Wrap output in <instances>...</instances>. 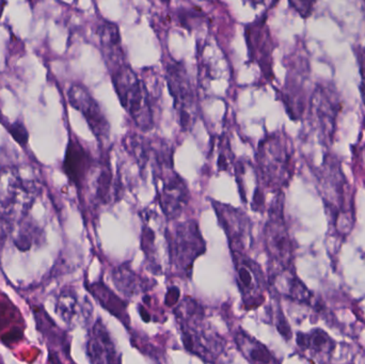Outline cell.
<instances>
[{
    "instance_id": "cell-1",
    "label": "cell",
    "mask_w": 365,
    "mask_h": 364,
    "mask_svg": "<svg viewBox=\"0 0 365 364\" xmlns=\"http://www.w3.org/2000/svg\"><path fill=\"white\" fill-rule=\"evenodd\" d=\"M185 350L205 363L217 364L227 352V340L206 321V310L191 297H182L173 309Z\"/></svg>"
},
{
    "instance_id": "cell-2",
    "label": "cell",
    "mask_w": 365,
    "mask_h": 364,
    "mask_svg": "<svg viewBox=\"0 0 365 364\" xmlns=\"http://www.w3.org/2000/svg\"><path fill=\"white\" fill-rule=\"evenodd\" d=\"M255 173L262 188L274 194L289 186L295 170L294 147L284 130L268 132L255 153Z\"/></svg>"
},
{
    "instance_id": "cell-3",
    "label": "cell",
    "mask_w": 365,
    "mask_h": 364,
    "mask_svg": "<svg viewBox=\"0 0 365 364\" xmlns=\"http://www.w3.org/2000/svg\"><path fill=\"white\" fill-rule=\"evenodd\" d=\"M41 192V186L21 177L16 168L0 170V243L11 234L15 224L26 219Z\"/></svg>"
},
{
    "instance_id": "cell-4",
    "label": "cell",
    "mask_w": 365,
    "mask_h": 364,
    "mask_svg": "<svg viewBox=\"0 0 365 364\" xmlns=\"http://www.w3.org/2000/svg\"><path fill=\"white\" fill-rule=\"evenodd\" d=\"M109 74L118 98L135 125L143 132L153 130L156 96L152 94L153 90L147 78L139 76L128 62L113 68Z\"/></svg>"
},
{
    "instance_id": "cell-5",
    "label": "cell",
    "mask_w": 365,
    "mask_h": 364,
    "mask_svg": "<svg viewBox=\"0 0 365 364\" xmlns=\"http://www.w3.org/2000/svg\"><path fill=\"white\" fill-rule=\"evenodd\" d=\"M164 237L171 271L182 279H190L195 261L207 249L197 220L173 222L165 229Z\"/></svg>"
},
{
    "instance_id": "cell-6",
    "label": "cell",
    "mask_w": 365,
    "mask_h": 364,
    "mask_svg": "<svg viewBox=\"0 0 365 364\" xmlns=\"http://www.w3.org/2000/svg\"><path fill=\"white\" fill-rule=\"evenodd\" d=\"M263 229L264 247L269 260V276L287 271L294 256V244L284 216V192L272 199Z\"/></svg>"
},
{
    "instance_id": "cell-7",
    "label": "cell",
    "mask_w": 365,
    "mask_h": 364,
    "mask_svg": "<svg viewBox=\"0 0 365 364\" xmlns=\"http://www.w3.org/2000/svg\"><path fill=\"white\" fill-rule=\"evenodd\" d=\"M165 78L169 93L173 98V106L179 118L180 126L182 132H188L197 122L199 108L197 94L185 62L173 58L167 60Z\"/></svg>"
},
{
    "instance_id": "cell-8",
    "label": "cell",
    "mask_w": 365,
    "mask_h": 364,
    "mask_svg": "<svg viewBox=\"0 0 365 364\" xmlns=\"http://www.w3.org/2000/svg\"><path fill=\"white\" fill-rule=\"evenodd\" d=\"M342 110L340 94L330 83H319L309 100L308 119L311 128L317 130L319 142L326 147L334 143L336 119Z\"/></svg>"
},
{
    "instance_id": "cell-9",
    "label": "cell",
    "mask_w": 365,
    "mask_h": 364,
    "mask_svg": "<svg viewBox=\"0 0 365 364\" xmlns=\"http://www.w3.org/2000/svg\"><path fill=\"white\" fill-rule=\"evenodd\" d=\"M284 60L287 77L284 87L280 92V100L289 117L297 121L304 117L307 108V85L310 78V63L300 48L296 49Z\"/></svg>"
},
{
    "instance_id": "cell-10",
    "label": "cell",
    "mask_w": 365,
    "mask_h": 364,
    "mask_svg": "<svg viewBox=\"0 0 365 364\" xmlns=\"http://www.w3.org/2000/svg\"><path fill=\"white\" fill-rule=\"evenodd\" d=\"M317 177L324 202L331 212L334 222L342 213L349 215L351 207L349 204V184L338 158L327 154L323 166L317 169Z\"/></svg>"
},
{
    "instance_id": "cell-11",
    "label": "cell",
    "mask_w": 365,
    "mask_h": 364,
    "mask_svg": "<svg viewBox=\"0 0 365 364\" xmlns=\"http://www.w3.org/2000/svg\"><path fill=\"white\" fill-rule=\"evenodd\" d=\"M231 256L242 308L246 311L257 310L265 301V293L268 288V281L261 265L248 254L231 252Z\"/></svg>"
},
{
    "instance_id": "cell-12",
    "label": "cell",
    "mask_w": 365,
    "mask_h": 364,
    "mask_svg": "<svg viewBox=\"0 0 365 364\" xmlns=\"http://www.w3.org/2000/svg\"><path fill=\"white\" fill-rule=\"evenodd\" d=\"M245 41L248 51L249 61L257 64L262 76L270 83L274 80V51L276 43L270 33L267 14L264 13L255 21L245 26Z\"/></svg>"
},
{
    "instance_id": "cell-13",
    "label": "cell",
    "mask_w": 365,
    "mask_h": 364,
    "mask_svg": "<svg viewBox=\"0 0 365 364\" xmlns=\"http://www.w3.org/2000/svg\"><path fill=\"white\" fill-rule=\"evenodd\" d=\"M217 219L225 231L230 251L248 254L253 245L252 220L238 207L210 199Z\"/></svg>"
},
{
    "instance_id": "cell-14",
    "label": "cell",
    "mask_w": 365,
    "mask_h": 364,
    "mask_svg": "<svg viewBox=\"0 0 365 364\" xmlns=\"http://www.w3.org/2000/svg\"><path fill=\"white\" fill-rule=\"evenodd\" d=\"M154 182H160L162 187L156 188L158 204L167 222H177L190 201V190L186 181L175 170L166 169L153 173Z\"/></svg>"
},
{
    "instance_id": "cell-15",
    "label": "cell",
    "mask_w": 365,
    "mask_h": 364,
    "mask_svg": "<svg viewBox=\"0 0 365 364\" xmlns=\"http://www.w3.org/2000/svg\"><path fill=\"white\" fill-rule=\"evenodd\" d=\"M68 98L71 106L78 110L85 118L90 130L101 147H106L110 140V124L100 103L85 85L79 83L71 85L68 91Z\"/></svg>"
},
{
    "instance_id": "cell-16",
    "label": "cell",
    "mask_w": 365,
    "mask_h": 364,
    "mask_svg": "<svg viewBox=\"0 0 365 364\" xmlns=\"http://www.w3.org/2000/svg\"><path fill=\"white\" fill-rule=\"evenodd\" d=\"M98 165V160L81 145L78 139L72 136L68 138L62 170L81 196L87 184L89 185L90 179Z\"/></svg>"
},
{
    "instance_id": "cell-17",
    "label": "cell",
    "mask_w": 365,
    "mask_h": 364,
    "mask_svg": "<svg viewBox=\"0 0 365 364\" xmlns=\"http://www.w3.org/2000/svg\"><path fill=\"white\" fill-rule=\"evenodd\" d=\"M86 353L90 364H122V355L102 318H98L88 331Z\"/></svg>"
},
{
    "instance_id": "cell-18",
    "label": "cell",
    "mask_w": 365,
    "mask_h": 364,
    "mask_svg": "<svg viewBox=\"0 0 365 364\" xmlns=\"http://www.w3.org/2000/svg\"><path fill=\"white\" fill-rule=\"evenodd\" d=\"M55 311L66 326L73 328L79 323H90L93 309L87 298L81 301L74 288L66 286L57 295Z\"/></svg>"
},
{
    "instance_id": "cell-19",
    "label": "cell",
    "mask_w": 365,
    "mask_h": 364,
    "mask_svg": "<svg viewBox=\"0 0 365 364\" xmlns=\"http://www.w3.org/2000/svg\"><path fill=\"white\" fill-rule=\"evenodd\" d=\"M111 281L115 290L120 293V296L128 301L140 295L148 294L158 284L156 280L145 277L134 271L130 263L115 266L111 271Z\"/></svg>"
},
{
    "instance_id": "cell-20",
    "label": "cell",
    "mask_w": 365,
    "mask_h": 364,
    "mask_svg": "<svg viewBox=\"0 0 365 364\" xmlns=\"http://www.w3.org/2000/svg\"><path fill=\"white\" fill-rule=\"evenodd\" d=\"M98 38L101 53L104 57L108 72L128 62L117 24L108 19H103L98 25Z\"/></svg>"
},
{
    "instance_id": "cell-21",
    "label": "cell",
    "mask_w": 365,
    "mask_h": 364,
    "mask_svg": "<svg viewBox=\"0 0 365 364\" xmlns=\"http://www.w3.org/2000/svg\"><path fill=\"white\" fill-rule=\"evenodd\" d=\"M86 288L91 296L98 301V305L106 310L111 316L120 321L128 331H130V318L128 314L130 301L118 295L111 290L103 280L94 282H86Z\"/></svg>"
},
{
    "instance_id": "cell-22",
    "label": "cell",
    "mask_w": 365,
    "mask_h": 364,
    "mask_svg": "<svg viewBox=\"0 0 365 364\" xmlns=\"http://www.w3.org/2000/svg\"><path fill=\"white\" fill-rule=\"evenodd\" d=\"M232 335L236 348L249 364H277L267 346L257 341L242 327L233 329Z\"/></svg>"
},
{
    "instance_id": "cell-23",
    "label": "cell",
    "mask_w": 365,
    "mask_h": 364,
    "mask_svg": "<svg viewBox=\"0 0 365 364\" xmlns=\"http://www.w3.org/2000/svg\"><path fill=\"white\" fill-rule=\"evenodd\" d=\"M140 249L145 254L147 269L154 276H160L164 274L162 261L160 258V251L158 246V233L150 224L149 216L143 217L141 226Z\"/></svg>"
},
{
    "instance_id": "cell-24",
    "label": "cell",
    "mask_w": 365,
    "mask_h": 364,
    "mask_svg": "<svg viewBox=\"0 0 365 364\" xmlns=\"http://www.w3.org/2000/svg\"><path fill=\"white\" fill-rule=\"evenodd\" d=\"M122 143L125 151L132 156L133 160L138 166L140 170L139 172L145 175L148 165L151 162V140L136 132H130L122 140Z\"/></svg>"
},
{
    "instance_id": "cell-25",
    "label": "cell",
    "mask_w": 365,
    "mask_h": 364,
    "mask_svg": "<svg viewBox=\"0 0 365 364\" xmlns=\"http://www.w3.org/2000/svg\"><path fill=\"white\" fill-rule=\"evenodd\" d=\"M34 316L41 336L44 339L48 340L51 344H59L61 348H63L64 352L68 354L70 346H68L66 333L60 331L59 327L47 316L46 311L43 308H36Z\"/></svg>"
},
{
    "instance_id": "cell-26",
    "label": "cell",
    "mask_w": 365,
    "mask_h": 364,
    "mask_svg": "<svg viewBox=\"0 0 365 364\" xmlns=\"http://www.w3.org/2000/svg\"><path fill=\"white\" fill-rule=\"evenodd\" d=\"M43 230L34 222L24 220L21 222L19 232L14 239L15 246L21 251L31 249L34 245H40L42 243Z\"/></svg>"
},
{
    "instance_id": "cell-27",
    "label": "cell",
    "mask_w": 365,
    "mask_h": 364,
    "mask_svg": "<svg viewBox=\"0 0 365 364\" xmlns=\"http://www.w3.org/2000/svg\"><path fill=\"white\" fill-rule=\"evenodd\" d=\"M9 132L11 136L14 138L19 145L21 147H25L29 140V134H28L27 128H26L25 124L21 121H16L14 123L11 124L8 128Z\"/></svg>"
},
{
    "instance_id": "cell-28",
    "label": "cell",
    "mask_w": 365,
    "mask_h": 364,
    "mask_svg": "<svg viewBox=\"0 0 365 364\" xmlns=\"http://www.w3.org/2000/svg\"><path fill=\"white\" fill-rule=\"evenodd\" d=\"M355 55L357 57L358 66H359L360 76H361V83H360V93L364 100L365 106V47L357 46L355 48Z\"/></svg>"
},
{
    "instance_id": "cell-29",
    "label": "cell",
    "mask_w": 365,
    "mask_h": 364,
    "mask_svg": "<svg viewBox=\"0 0 365 364\" xmlns=\"http://www.w3.org/2000/svg\"><path fill=\"white\" fill-rule=\"evenodd\" d=\"M180 301H181V291H180V288L177 286L169 288L167 291L166 298H165V305L175 309L179 305Z\"/></svg>"
},
{
    "instance_id": "cell-30",
    "label": "cell",
    "mask_w": 365,
    "mask_h": 364,
    "mask_svg": "<svg viewBox=\"0 0 365 364\" xmlns=\"http://www.w3.org/2000/svg\"><path fill=\"white\" fill-rule=\"evenodd\" d=\"M289 6H293V8L299 13L300 16L304 17V19L310 16L313 11V6H314V1H289Z\"/></svg>"
},
{
    "instance_id": "cell-31",
    "label": "cell",
    "mask_w": 365,
    "mask_h": 364,
    "mask_svg": "<svg viewBox=\"0 0 365 364\" xmlns=\"http://www.w3.org/2000/svg\"><path fill=\"white\" fill-rule=\"evenodd\" d=\"M48 364H63L58 353L53 350H48Z\"/></svg>"
},
{
    "instance_id": "cell-32",
    "label": "cell",
    "mask_w": 365,
    "mask_h": 364,
    "mask_svg": "<svg viewBox=\"0 0 365 364\" xmlns=\"http://www.w3.org/2000/svg\"><path fill=\"white\" fill-rule=\"evenodd\" d=\"M217 364H232V363H227V361L220 360V361H219V363H217Z\"/></svg>"
}]
</instances>
